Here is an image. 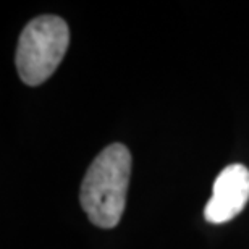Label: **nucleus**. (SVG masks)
<instances>
[{
  "label": "nucleus",
  "mask_w": 249,
  "mask_h": 249,
  "mask_svg": "<svg viewBox=\"0 0 249 249\" xmlns=\"http://www.w3.org/2000/svg\"><path fill=\"white\" fill-rule=\"evenodd\" d=\"M249 201V170L241 163L223 168L212 186V197L204 209L209 223L230 222L245 209Z\"/></svg>",
  "instance_id": "7ed1b4c3"
},
{
  "label": "nucleus",
  "mask_w": 249,
  "mask_h": 249,
  "mask_svg": "<svg viewBox=\"0 0 249 249\" xmlns=\"http://www.w3.org/2000/svg\"><path fill=\"white\" fill-rule=\"evenodd\" d=\"M70 44L68 24L62 18L46 15L24 26L17 49V70L28 86H39L62 63Z\"/></svg>",
  "instance_id": "f03ea898"
},
{
  "label": "nucleus",
  "mask_w": 249,
  "mask_h": 249,
  "mask_svg": "<svg viewBox=\"0 0 249 249\" xmlns=\"http://www.w3.org/2000/svg\"><path fill=\"white\" fill-rule=\"evenodd\" d=\"M131 175V154L123 144L107 146L84 175L79 202L84 213L99 228L118 225L126 206Z\"/></svg>",
  "instance_id": "f257e3e1"
}]
</instances>
